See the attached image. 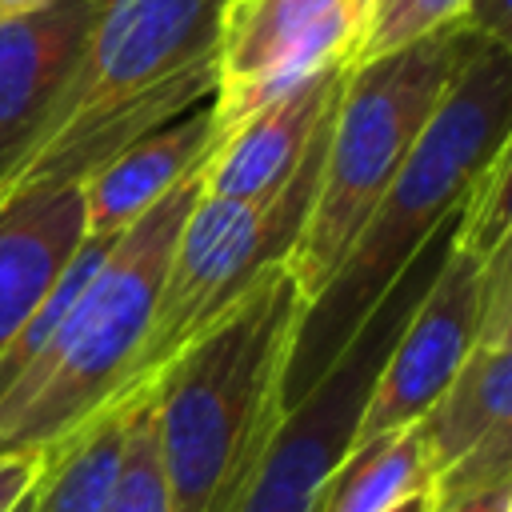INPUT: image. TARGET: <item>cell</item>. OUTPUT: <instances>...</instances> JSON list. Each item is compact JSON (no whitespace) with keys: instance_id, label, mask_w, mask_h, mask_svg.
I'll use <instances>...</instances> for the list:
<instances>
[{"instance_id":"6da1fadb","label":"cell","mask_w":512,"mask_h":512,"mask_svg":"<svg viewBox=\"0 0 512 512\" xmlns=\"http://www.w3.org/2000/svg\"><path fill=\"white\" fill-rule=\"evenodd\" d=\"M512 144V48L480 44L456 72L400 172L368 212L332 280L304 304L284 368V408L296 404L352 344L364 320L452 224L472 180Z\"/></svg>"},{"instance_id":"7a4b0ae2","label":"cell","mask_w":512,"mask_h":512,"mask_svg":"<svg viewBox=\"0 0 512 512\" xmlns=\"http://www.w3.org/2000/svg\"><path fill=\"white\" fill-rule=\"evenodd\" d=\"M224 0H96L76 64L0 200L80 188L112 156L216 92Z\"/></svg>"},{"instance_id":"3957f363","label":"cell","mask_w":512,"mask_h":512,"mask_svg":"<svg viewBox=\"0 0 512 512\" xmlns=\"http://www.w3.org/2000/svg\"><path fill=\"white\" fill-rule=\"evenodd\" d=\"M304 300L284 264L204 328L152 396L168 512H236L284 416Z\"/></svg>"},{"instance_id":"277c9868","label":"cell","mask_w":512,"mask_h":512,"mask_svg":"<svg viewBox=\"0 0 512 512\" xmlns=\"http://www.w3.org/2000/svg\"><path fill=\"white\" fill-rule=\"evenodd\" d=\"M480 44L484 40L460 24H448L408 48L352 64L344 72L324 128L316 196L284 264L304 304L332 280L368 212L436 112L440 96Z\"/></svg>"},{"instance_id":"5b68a950","label":"cell","mask_w":512,"mask_h":512,"mask_svg":"<svg viewBox=\"0 0 512 512\" xmlns=\"http://www.w3.org/2000/svg\"><path fill=\"white\" fill-rule=\"evenodd\" d=\"M196 196L200 168L108 244L44 364L0 400V456L48 452L120 396L148 336L172 240Z\"/></svg>"},{"instance_id":"8992f818","label":"cell","mask_w":512,"mask_h":512,"mask_svg":"<svg viewBox=\"0 0 512 512\" xmlns=\"http://www.w3.org/2000/svg\"><path fill=\"white\" fill-rule=\"evenodd\" d=\"M332 116V112H328ZM324 128L312 136L296 168L280 188H272L260 200H220V196H196L188 208L168 264L156 292L148 336L124 376L120 396L144 392L156 384V376L204 332L212 328L236 300H244L264 272L276 264H288L304 216L316 196L320 176V152H324Z\"/></svg>"},{"instance_id":"52a82bcc","label":"cell","mask_w":512,"mask_h":512,"mask_svg":"<svg viewBox=\"0 0 512 512\" xmlns=\"http://www.w3.org/2000/svg\"><path fill=\"white\" fill-rule=\"evenodd\" d=\"M448 228L396 280V288L364 320V328L352 336V344L328 364V372L296 404L284 408V416L272 432V444H268V452L248 484V496L240 500L236 512H320L328 480L336 476V468L352 444L368 388H372L400 324L408 320L412 304L420 300L424 284L432 280V272L448 248Z\"/></svg>"},{"instance_id":"ba28073f","label":"cell","mask_w":512,"mask_h":512,"mask_svg":"<svg viewBox=\"0 0 512 512\" xmlns=\"http://www.w3.org/2000/svg\"><path fill=\"white\" fill-rule=\"evenodd\" d=\"M492 256H476L472 248L456 244L448 232V248L440 256L432 280L424 284L420 300L412 304L408 320L400 324V332L368 388V400L360 408V420H356V432H352V444L344 456H356V452L372 448L376 440L416 424L436 404V396L448 388V380L456 376V368L464 364V356L476 340Z\"/></svg>"},{"instance_id":"9c48e42d","label":"cell","mask_w":512,"mask_h":512,"mask_svg":"<svg viewBox=\"0 0 512 512\" xmlns=\"http://www.w3.org/2000/svg\"><path fill=\"white\" fill-rule=\"evenodd\" d=\"M96 0H56L44 12L0 24V180L52 112Z\"/></svg>"},{"instance_id":"30bf717a","label":"cell","mask_w":512,"mask_h":512,"mask_svg":"<svg viewBox=\"0 0 512 512\" xmlns=\"http://www.w3.org/2000/svg\"><path fill=\"white\" fill-rule=\"evenodd\" d=\"M344 68H332L304 88L264 104L256 116H248L228 140H220L208 160L200 164V196H220V200H260L272 188L288 180L320 124L328 120Z\"/></svg>"},{"instance_id":"8fae6325","label":"cell","mask_w":512,"mask_h":512,"mask_svg":"<svg viewBox=\"0 0 512 512\" xmlns=\"http://www.w3.org/2000/svg\"><path fill=\"white\" fill-rule=\"evenodd\" d=\"M212 152L208 108L184 112L180 120L148 132L80 184L84 236L116 240L144 212H152L184 176H192Z\"/></svg>"},{"instance_id":"7c38bea8","label":"cell","mask_w":512,"mask_h":512,"mask_svg":"<svg viewBox=\"0 0 512 512\" xmlns=\"http://www.w3.org/2000/svg\"><path fill=\"white\" fill-rule=\"evenodd\" d=\"M84 240L80 188H36L0 200V352Z\"/></svg>"},{"instance_id":"4fadbf2b","label":"cell","mask_w":512,"mask_h":512,"mask_svg":"<svg viewBox=\"0 0 512 512\" xmlns=\"http://www.w3.org/2000/svg\"><path fill=\"white\" fill-rule=\"evenodd\" d=\"M152 388L112 396L72 436H64L56 448H48V464L32 488L28 512H108L128 424Z\"/></svg>"},{"instance_id":"5bb4252c","label":"cell","mask_w":512,"mask_h":512,"mask_svg":"<svg viewBox=\"0 0 512 512\" xmlns=\"http://www.w3.org/2000/svg\"><path fill=\"white\" fill-rule=\"evenodd\" d=\"M436 464L424 424H408L372 448L344 456L328 480L320 512H396L408 500L432 496Z\"/></svg>"},{"instance_id":"9a60e30c","label":"cell","mask_w":512,"mask_h":512,"mask_svg":"<svg viewBox=\"0 0 512 512\" xmlns=\"http://www.w3.org/2000/svg\"><path fill=\"white\" fill-rule=\"evenodd\" d=\"M344 0H224L216 40V88L244 84L284 56Z\"/></svg>"},{"instance_id":"2e32d148","label":"cell","mask_w":512,"mask_h":512,"mask_svg":"<svg viewBox=\"0 0 512 512\" xmlns=\"http://www.w3.org/2000/svg\"><path fill=\"white\" fill-rule=\"evenodd\" d=\"M460 12H464V0H372L348 68L380 60L396 48H408V44L456 24Z\"/></svg>"},{"instance_id":"e0dca14e","label":"cell","mask_w":512,"mask_h":512,"mask_svg":"<svg viewBox=\"0 0 512 512\" xmlns=\"http://www.w3.org/2000/svg\"><path fill=\"white\" fill-rule=\"evenodd\" d=\"M152 396H156V388L140 400V408L128 424L108 512H168L164 476H160V448H156V420H152Z\"/></svg>"},{"instance_id":"ac0fdd59","label":"cell","mask_w":512,"mask_h":512,"mask_svg":"<svg viewBox=\"0 0 512 512\" xmlns=\"http://www.w3.org/2000/svg\"><path fill=\"white\" fill-rule=\"evenodd\" d=\"M456 24L484 44L512 48V4L508 0H464V12Z\"/></svg>"},{"instance_id":"d6986e66","label":"cell","mask_w":512,"mask_h":512,"mask_svg":"<svg viewBox=\"0 0 512 512\" xmlns=\"http://www.w3.org/2000/svg\"><path fill=\"white\" fill-rule=\"evenodd\" d=\"M48 452H4L0 456V512H12L40 480Z\"/></svg>"},{"instance_id":"ffe728a7","label":"cell","mask_w":512,"mask_h":512,"mask_svg":"<svg viewBox=\"0 0 512 512\" xmlns=\"http://www.w3.org/2000/svg\"><path fill=\"white\" fill-rule=\"evenodd\" d=\"M428 512H512V484L456 496V500H432L428 496Z\"/></svg>"},{"instance_id":"44dd1931","label":"cell","mask_w":512,"mask_h":512,"mask_svg":"<svg viewBox=\"0 0 512 512\" xmlns=\"http://www.w3.org/2000/svg\"><path fill=\"white\" fill-rule=\"evenodd\" d=\"M56 0H0V24L8 20H20V16H32V12H44L52 8Z\"/></svg>"},{"instance_id":"7402d4cb","label":"cell","mask_w":512,"mask_h":512,"mask_svg":"<svg viewBox=\"0 0 512 512\" xmlns=\"http://www.w3.org/2000/svg\"><path fill=\"white\" fill-rule=\"evenodd\" d=\"M396 512H428V496H420V500H408V504H400Z\"/></svg>"},{"instance_id":"603a6c76","label":"cell","mask_w":512,"mask_h":512,"mask_svg":"<svg viewBox=\"0 0 512 512\" xmlns=\"http://www.w3.org/2000/svg\"><path fill=\"white\" fill-rule=\"evenodd\" d=\"M32 488H36V484H32ZM32 488H28V496H24V500H20L12 512H28V504H32Z\"/></svg>"}]
</instances>
